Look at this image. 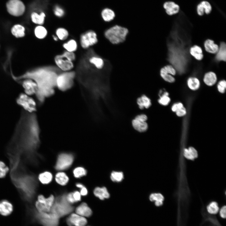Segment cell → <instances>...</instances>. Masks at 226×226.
<instances>
[{
  "label": "cell",
  "mask_w": 226,
  "mask_h": 226,
  "mask_svg": "<svg viewBox=\"0 0 226 226\" xmlns=\"http://www.w3.org/2000/svg\"><path fill=\"white\" fill-rule=\"evenodd\" d=\"M35 113L22 110L9 145L19 149H35L40 142V129Z\"/></svg>",
  "instance_id": "obj_1"
},
{
  "label": "cell",
  "mask_w": 226,
  "mask_h": 226,
  "mask_svg": "<svg viewBox=\"0 0 226 226\" xmlns=\"http://www.w3.org/2000/svg\"><path fill=\"white\" fill-rule=\"evenodd\" d=\"M66 194L63 193L58 196L51 209L50 213L59 218L70 213L74 209L73 207L67 200Z\"/></svg>",
  "instance_id": "obj_2"
},
{
  "label": "cell",
  "mask_w": 226,
  "mask_h": 226,
  "mask_svg": "<svg viewBox=\"0 0 226 226\" xmlns=\"http://www.w3.org/2000/svg\"><path fill=\"white\" fill-rule=\"evenodd\" d=\"M128 33V30L126 28L115 25L106 30L104 35L111 43L116 45L123 42Z\"/></svg>",
  "instance_id": "obj_3"
},
{
  "label": "cell",
  "mask_w": 226,
  "mask_h": 226,
  "mask_svg": "<svg viewBox=\"0 0 226 226\" xmlns=\"http://www.w3.org/2000/svg\"><path fill=\"white\" fill-rule=\"evenodd\" d=\"M33 220L43 226H58L59 219L51 213L40 212L36 210H29Z\"/></svg>",
  "instance_id": "obj_4"
},
{
  "label": "cell",
  "mask_w": 226,
  "mask_h": 226,
  "mask_svg": "<svg viewBox=\"0 0 226 226\" xmlns=\"http://www.w3.org/2000/svg\"><path fill=\"white\" fill-rule=\"evenodd\" d=\"M74 76L72 71L60 73L56 77V88L62 92L70 89L74 85Z\"/></svg>",
  "instance_id": "obj_5"
},
{
  "label": "cell",
  "mask_w": 226,
  "mask_h": 226,
  "mask_svg": "<svg viewBox=\"0 0 226 226\" xmlns=\"http://www.w3.org/2000/svg\"><path fill=\"white\" fill-rule=\"evenodd\" d=\"M98 41L97 35L94 31L88 30L81 33L79 38V44L84 50L88 49L96 44Z\"/></svg>",
  "instance_id": "obj_6"
},
{
  "label": "cell",
  "mask_w": 226,
  "mask_h": 226,
  "mask_svg": "<svg viewBox=\"0 0 226 226\" xmlns=\"http://www.w3.org/2000/svg\"><path fill=\"white\" fill-rule=\"evenodd\" d=\"M17 104L22 110L29 113H35L37 104L35 100L25 93H21L16 99Z\"/></svg>",
  "instance_id": "obj_7"
},
{
  "label": "cell",
  "mask_w": 226,
  "mask_h": 226,
  "mask_svg": "<svg viewBox=\"0 0 226 226\" xmlns=\"http://www.w3.org/2000/svg\"><path fill=\"white\" fill-rule=\"evenodd\" d=\"M74 159V156L71 153H61L57 156L54 168L58 171L67 170L73 164Z\"/></svg>",
  "instance_id": "obj_8"
},
{
  "label": "cell",
  "mask_w": 226,
  "mask_h": 226,
  "mask_svg": "<svg viewBox=\"0 0 226 226\" xmlns=\"http://www.w3.org/2000/svg\"><path fill=\"white\" fill-rule=\"evenodd\" d=\"M7 11L11 15L19 16L22 15L25 10V6L20 0H9L6 3Z\"/></svg>",
  "instance_id": "obj_9"
},
{
  "label": "cell",
  "mask_w": 226,
  "mask_h": 226,
  "mask_svg": "<svg viewBox=\"0 0 226 226\" xmlns=\"http://www.w3.org/2000/svg\"><path fill=\"white\" fill-rule=\"evenodd\" d=\"M54 61L57 68L62 72L72 71L74 67V62L67 59L62 54L55 55Z\"/></svg>",
  "instance_id": "obj_10"
},
{
  "label": "cell",
  "mask_w": 226,
  "mask_h": 226,
  "mask_svg": "<svg viewBox=\"0 0 226 226\" xmlns=\"http://www.w3.org/2000/svg\"><path fill=\"white\" fill-rule=\"evenodd\" d=\"M147 120L148 117L146 115H138L132 120V125L136 131L140 132H145L148 128Z\"/></svg>",
  "instance_id": "obj_11"
},
{
  "label": "cell",
  "mask_w": 226,
  "mask_h": 226,
  "mask_svg": "<svg viewBox=\"0 0 226 226\" xmlns=\"http://www.w3.org/2000/svg\"><path fill=\"white\" fill-rule=\"evenodd\" d=\"M176 71L173 65H168L161 68L160 74L164 80L170 83H172L175 81V79L173 76L176 75Z\"/></svg>",
  "instance_id": "obj_12"
},
{
  "label": "cell",
  "mask_w": 226,
  "mask_h": 226,
  "mask_svg": "<svg viewBox=\"0 0 226 226\" xmlns=\"http://www.w3.org/2000/svg\"><path fill=\"white\" fill-rule=\"evenodd\" d=\"M22 83L25 94L30 96L35 95L37 91V86L36 82L30 78L24 79Z\"/></svg>",
  "instance_id": "obj_13"
},
{
  "label": "cell",
  "mask_w": 226,
  "mask_h": 226,
  "mask_svg": "<svg viewBox=\"0 0 226 226\" xmlns=\"http://www.w3.org/2000/svg\"><path fill=\"white\" fill-rule=\"evenodd\" d=\"M66 221L68 226H85L87 223L85 217L74 213L71 214Z\"/></svg>",
  "instance_id": "obj_14"
},
{
  "label": "cell",
  "mask_w": 226,
  "mask_h": 226,
  "mask_svg": "<svg viewBox=\"0 0 226 226\" xmlns=\"http://www.w3.org/2000/svg\"><path fill=\"white\" fill-rule=\"evenodd\" d=\"M76 214L83 217H89L92 214V211L85 202L82 203L75 209Z\"/></svg>",
  "instance_id": "obj_15"
},
{
  "label": "cell",
  "mask_w": 226,
  "mask_h": 226,
  "mask_svg": "<svg viewBox=\"0 0 226 226\" xmlns=\"http://www.w3.org/2000/svg\"><path fill=\"white\" fill-rule=\"evenodd\" d=\"M62 46L65 51L75 52L78 49V43L76 39L71 38L64 41Z\"/></svg>",
  "instance_id": "obj_16"
},
{
  "label": "cell",
  "mask_w": 226,
  "mask_h": 226,
  "mask_svg": "<svg viewBox=\"0 0 226 226\" xmlns=\"http://www.w3.org/2000/svg\"><path fill=\"white\" fill-rule=\"evenodd\" d=\"M13 210L12 204L8 200H4L0 201V214L3 216L10 214Z\"/></svg>",
  "instance_id": "obj_17"
},
{
  "label": "cell",
  "mask_w": 226,
  "mask_h": 226,
  "mask_svg": "<svg viewBox=\"0 0 226 226\" xmlns=\"http://www.w3.org/2000/svg\"><path fill=\"white\" fill-rule=\"evenodd\" d=\"M88 62L98 70L102 69L104 66V60L97 55H93L90 56L88 58Z\"/></svg>",
  "instance_id": "obj_18"
},
{
  "label": "cell",
  "mask_w": 226,
  "mask_h": 226,
  "mask_svg": "<svg viewBox=\"0 0 226 226\" xmlns=\"http://www.w3.org/2000/svg\"><path fill=\"white\" fill-rule=\"evenodd\" d=\"M163 7L165 10L166 13L170 15L177 13L180 9L179 6L172 1L165 2L164 4Z\"/></svg>",
  "instance_id": "obj_19"
},
{
  "label": "cell",
  "mask_w": 226,
  "mask_h": 226,
  "mask_svg": "<svg viewBox=\"0 0 226 226\" xmlns=\"http://www.w3.org/2000/svg\"><path fill=\"white\" fill-rule=\"evenodd\" d=\"M212 7L207 1H204L198 4L197 7V12L198 15H203L204 13H210L212 11Z\"/></svg>",
  "instance_id": "obj_20"
},
{
  "label": "cell",
  "mask_w": 226,
  "mask_h": 226,
  "mask_svg": "<svg viewBox=\"0 0 226 226\" xmlns=\"http://www.w3.org/2000/svg\"><path fill=\"white\" fill-rule=\"evenodd\" d=\"M93 193L96 197L102 200L108 199L110 196V194L107 189L104 186L96 187L94 190Z\"/></svg>",
  "instance_id": "obj_21"
},
{
  "label": "cell",
  "mask_w": 226,
  "mask_h": 226,
  "mask_svg": "<svg viewBox=\"0 0 226 226\" xmlns=\"http://www.w3.org/2000/svg\"><path fill=\"white\" fill-rule=\"evenodd\" d=\"M204 46L206 51L212 54H216L219 47L213 40L210 39H207L204 41Z\"/></svg>",
  "instance_id": "obj_22"
},
{
  "label": "cell",
  "mask_w": 226,
  "mask_h": 226,
  "mask_svg": "<svg viewBox=\"0 0 226 226\" xmlns=\"http://www.w3.org/2000/svg\"><path fill=\"white\" fill-rule=\"evenodd\" d=\"M56 182L61 186H65L69 181V178L66 174L63 171H58L55 175Z\"/></svg>",
  "instance_id": "obj_23"
},
{
  "label": "cell",
  "mask_w": 226,
  "mask_h": 226,
  "mask_svg": "<svg viewBox=\"0 0 226 226\" xmlns=\"http://www.w3.org/2000/svg\"><path fill=\"white\" fill-rule=\"evenodd\" d=\"M189 52L190 55L197 60L201 61L203 58L202 49L198 46L195 45L191 47Z\"/></svg>",
  "instance_id": "obj_24"
},
{
  "label": "cell",
  "mask_w": 226,
  "mask_h": 226,
  "mask_svg": "<svg viewBox=\"0 0 226 226\" xmlns=\"http://www.w3.org/2000/svg\"><path fill=\"white\" fill-rule=\"evenodd\" d=\"M46 14L43 12L39 13L33 12L31 15V20L33 23L37 25H43L45 21Z\"/></svg>",
  "instance_id": "obj_25"
},
{
  "label": "cell",
  "mask_w": 226,
  "mask_h": 226,
  "mask_svg": "<svg viewBox=\"0 0 226 226\" xmlns=\"http://www.w3.org/2000/svg\"><path fill=\"white\" fill-rule=\"evenodd\" d=\"M203 80L206 85L208 86H212L216 83L217 77L215 73L212 71H209L204 74Z\"/></svg>",
  "instance_id": "obj_26"
},
{
  "label": "cell",
  "mask_w": 226,
  "mask_h": 226,
  "mask_svg": "<svg viewBox=\"0 0 226 226\" xmlns=\"http://www.w3.org/2000/svg\"><path fill=\"white\" fill-rule=\"evenodd\" d=\"M59 40L65 41L68 39L69 33L68 30L63 27H59L55 30V33Z\"/></svg>",
  "instance_id": "obj_27"
},
{
  "label": "cell",
  "mask_w": 226,
  "mask_h": 226,
  "mask_svg": "<svg viewBox=\"0 0 226 226\" xmlns=\"http://www.w3.org/2000/svg\"><path fill=\"white\" fill-rule=\"evenodd\" d=\"M137 103L141 109H148L151 105V100L145 95H143L138 97L137 100Z\"/></svg>",
  "instance_id": "obj_28"
},
{
  "label": "cell",
  "mask_w": 226,
  "mask_h": 226,
  "mask_svg": "<svg viewBox=\"0 0 226 226\" xmlns=\"http://www.w3.org/2000/svg\"><path fill=\"white\" fill-rule=\"evenodd\" d=\"M35 36L38 39L43 40L46 38L48 35V31L43 25H38L34 30Z\"/></svg>",
  "instance_id": "obj_29"
},
{
  "label": "cell",
  "mask_w": 226,
  "mask_h": 226,
  "mask_svg": "<svg viewBox=\"0 0 226 226\" xmlns=\"http://www.w3.org/2000/svg\"><path fill=\"white\" fill-rule=\"evenodd\" d=\"M53 176L51 173L49 171H45L40 173L38 176V179L41 183L47 185L52 181Z\"/></svg>",
  "instance_id": "obj_30"
},
{
  "label": "cell",
  "mask_w": 226,
  "mask_h": 226,
  "mask_svg": "<svg viewBox=\"0 0 226 226\" xmlns=\"http://www.w3.org/2000/svg\"><path fill=\"white\" fill-rule=\"evenodd\" d=\"M226 45L223 42L220 43L218 51L216 54L215 59L218 61H226Z\"/></svg>",
  "instance_id": "obj_31"
},
{
  "label": "cell",
  "mask_w": 226,
  "mask_h": 226,
  "mask_svg": "<svg viewBox=\"0 0 226 226\" xmlns=\"http://www.w3.org/2000/svg\"><path fill=\"white\" fill-rule=\"evenodd\" d=\"M101 16L104 21L108 22L114 19L115 14L114 12L110 9L105 8L102 10Z\"/></svg>",
  "instance_id": "obj_32"
},
{
  "label": "cell",
  "mask_w": 226,
  "mask_h": 226,
  "mask_svg": "<svg viewBox=\"0 0 226 226\" xmlns=\"http://www.w3.org/2000/svg\"><path fill=\"white\" fill-rule=\"evenodd\" d=\"M159 98L158 102L161 105L166 106L168 105L170 101V99L169 96V93L166 91L161 90L159 93Z\"/></svg>",
  "instance_id": "obj_33"
},
{
  "label": "cell",
  "mask_w": 226,
  "mask_h": 226,
  "mask_svg": "<svg viewBox=\"0 0 226 226\" xmlns=\"http://www.w3.org/2000/svg\"><path fill=\"white\" fill-rule=\"evenodd\" d=\"M11 31L12 34L17 38L22 37L25 35V29L23 26L20 24L13 26Z\"/></svg>",
  "instance_id": "obj_34"
},
{
  "label": "cell",
  "mask_w": 226,
  "mask_h": 226,
  "mask_svg": "<svg viewBox=\"0 0 226 226\" xmlns=\"http://www.w3.org/2000/svg\"><path fill=\"white\" fill-rule=\"evenodd\" d=\"M187 84L189 88L192 90H197L200 86L199 79L195 77H190L187 80Z\"/></svg>",
  "instance_id": "obj_35"
},
{
  "label": "cell",
  "mask_w": 226,
  "mask_h": 226,
  "mask_svg": "<svg viewBox=\"0 0 226 226\" xmlns=\"http://www.w3.org/2000/svg\"><path fill=\"white\" fill-rule=\"evenodd\" d=\"M149 199L151 201L154 202L156 206L159 207L163 205L164 197L160 193H154L150 195Z\"/></svg>",
  "instance_id": "obj_36"
},
{
  "label": "cell",
  "mask_w": 226,
  "mask_h": 226,
  "mask_svg": "<svg viewBox=\"0 0 226 226\" xmlns=\"http://www.w3.org/2000/svg\"><path fill=\"white\" fill-rule=\"evenodd\" d=\"M73 176L76 178H80L86 176L87 173L86 170L82 166H78L73 170Z\"/></svg>",
  "instance_id": "obj_37"
},
{
  "label": "cell",
  "mask_w": 226,
  "mask_h": 226,
  "mask_svg": "<svg viewBox=\"0 0 226 226\" xmlns=\"http://www.w3.org/2000/svg\"><path fill=\"white\" fill-rule=\"evenodd\" d=\"M207 209L208 213L211 214H216L219 211L218 203L215 202H212L207 206Z\"/></svg>",
  "instance_id": "obj_38"
},
{
  "label": "cell",
  "mask_w": 226,
  "mask_h": 226,
  "mask_svg": "<svg viewBox=\"0 0 226 226\" xmlns=\"http://www.w3.org/2000/svg\"><path fill=\"white\" fill-rule=\"evenodd\" d=\"M110 178L113 182H120L124 178L123 174L122 172L113 171L111 173Z\"/></svg>",
  "instance_id": "obj_39"
},
{
  "label": "cell",
  "mask_w": 226,
  "mask_h": 226,
  "mask_svg": "<svg viewBox=\"0 0 226 226\" xmlns=\"http://www.w3.org/2000/svg\"><path fill=\"white\" fill-rule=\"evenodd\" d=\"M54 15L57 17L62 18L65 15V12L64 9L59 5H56L53 10Z\"/></svg>",
  "instance_id": "obj_40"
},
{
  "label": "cell",
  "mask_w": 226,
  "mask_h": 226,
  "mask_svg": "<svg viewBox=\"0 0 226 226\" xmlns=\"http://www.w3.org/2000/svg\"><path fill=\"white\" fill-rule=\"evenodd\" d=\"M9 170V168L6 166L5 163L0 161V178L4 177Z\"/></svg>",
  "instance_id": "obj_41"
},
{
  "label": "cell",
  "mask_w": 226,
  "mask_h": 226,
  "mask_svg": "<svg viewBox=\"0 0 226 226\" xmlns=\"http://www.w3.org/2000/svg\"><path fill=\"white\" fill-rule=\"evenodd\" d=\"M61 54L64 57L70 61L74 62L76 60V55L75 52L64 50Z\"/></svg>",
  "instance_id": "obj_42"
},
{
  "label": "cell",
  "mask_w": 226,
  "mask_h": 226,
  "mask_svg": "<svg viewBox=\"0 0 226 226\" xmlns=\"http://www.w3.org/2000/svg\"><path fill=\"white\" fill-rule=\"evenodd\" d=\"M217 87L219 92L221 93H224L226 89V81L224 80L220 81L217 84Z\"/></svg>",
  "instance_id": "obj_43"
},
{
  "label": "cell",
  "mask_w": 226,
  "mask_h": 226,
  "mask_svg": "<svg viewBox=\"0 0 226 226\" xmlns=\"http://www.w3.org/2000/svg\"><path fill=\"white\" fill-rule=\"evenodd\" d=\"M66 198L67 201L71 204L76 203L73 195V192H71L66 194Z\"/></svg>",
  "instance_id": "obj_44"
},
{
  "label": "cell",
  "mask_w": 226,
  "mask_h": 226,
  "mask_svg": "<svg viewBox=\"0 0 226 226\" xmlns=\"http://www.w3.org/2000/svg\"><path fill=\"white\" fill-rule=\"evenodd\" d=\"M72 192L73 196L76 202L81 201V195L79 191L76 190Z\"/></svg>",
  "instance_id": "obj_45"
},
{
  "label": "cell",
  "mask_w": 226,
  "mask_h": 226,
  "mask_svg": "<svg viewBox=\"0 0 226 226\" xmlns=\"http://www.w3.org/2000/svg\"><path fill=\"white\" fill-rule=\"evenodd\" d=\"M183 106V104L180 102L175 103L171 107L172 111L176 112L179 109L182 107Z\"/></svg>",
  "instance_id": "obj_46"
},
{
  "label": "cell",
  "mask_w": 226,
  "mask_h": 226,
  "mask_svg": "<svg viewBox=\"0 0 226 226\" xmlns=\"http://www.w3.org/2000/svg\"><path fill=\"white\" fill-rule=\"evenodd\" d=\"M175 112L178 116L181 117L185 116L186 114V108L184 106H183Z\"/></svg>",
  "instance_id": "obj_47"
},
{
  "label": "cell",
  "mask_w": 226,
  "mask_h": 226,
  "mask_svg": "<svg viewBox=\"0 0 226 226\" xmlns=\"http://www.w3.org/2000/svg\"><path fill=\"white\" fill-rule=\"evenodd\" d=\"M184 154L185 157L187 159L192 160L194 159L188 149L185 148L184 151Z\"/></svg>",
  "instance_id": "obj_48"
},
{
  "label": "cell",
  "mask_w": 226,
  "mask_h": 226,
  "mask_svg": "<svg viewBox=\"0 0 226 226\" xmlns=\"http://www.w3.org/2000/svg\"><path fill=\"white\" fill-rule=\"evenodd\" d=\"M226 206H224L222 207L220 209L219 211L220 216L223 218H226Z\"/></svg>",
  "instance_id": "obj_49"
},
{
  "label": "cell",
  "mask_w": 226,
  "mask_h": 226,
  "mask_svg": "<svg viewBox=\"0 0 226 226\" xmlns=\"http://www.w3.org/2000/svg\"><path fill=\"white\" fill-rule=\"evenodd\" d=\"M79 192L81 196H86L88 193V190L85 186L80 189Z\"/></svg>",
  "instance_id": "obj_50"
},
{
  "label": "cell",
  "mask_w": 226,
  "mask_h": 226,
  "mask_svg": "<svg viewBox=\"0 0 226 226\" xmlns=\"http://www.w3.org/2000/svg\"><path fill=\"white\" fill-rule=\"evenodd\" d=\"M188 149L194 159L197 157V152L195 149L193 147H190L188 148Z\"/></svg>",
  "instance_id": "obj_51"
},
{
  "label": "cell",
  "mask_w": 226,
  "mask_h": 226,
  "mask_svg": "<svg viewBox=\"0 0 226 226\" xmlns=\"http://www.w3.org/2000/svg\"><path fill=\"white\" fill-rule=\"evenodd\" d=\"M84 186V185L83 183L80 182H78L75 184V186L79 189Z\"/></svg>",
  "instance_id": "obj_52"
},
{
  "label": "cell",
  "mask_w": 226,
  "mask_h": 226,
  "mask_svg": "<svg viewBox=\"0 0 226 226\" xmlns=\"http://www.w3.org/2000/svg\"><path fill=\"white\" fill-rule=\"evenodd\" d=\"M52 38L53 40L55 41L56 42L59 41L57 37L55 34H53L52 35Z\"/></svg>",
  "instance_id": "obj_53"
}]
</instances>
